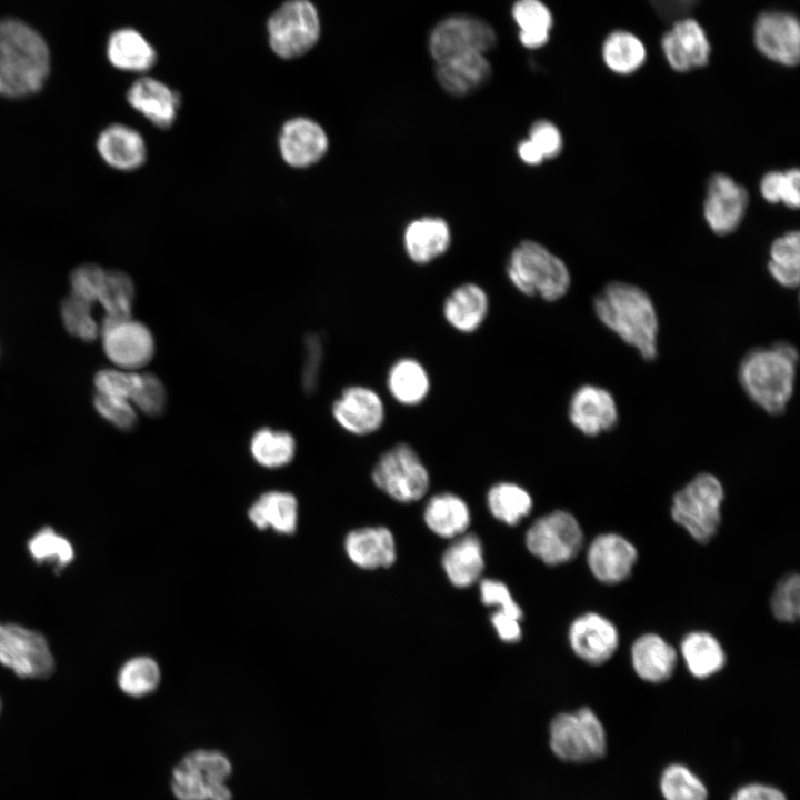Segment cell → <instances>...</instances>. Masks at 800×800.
Listing matches in <instances>:
<instances>
[{
  "mask_svg": "<svg viewBox=\"0 0 800 800\" xmlns=\"http://www.w3.org/2000/svg\"><path fill=\"white\" fill-rule=\"evenodd\" d=\"M107 57L116 69L127 72H146L157 61L153 47L131 28L119 29L109 37Z\"/></svg>",
  "mask_w": 800,
  "mask_h": 800,
  "instance_id": "33",
  "label": "cell"
},
{
  "mask_svg": "<svg viewBox=\"0 0 800 800\" xmlns=\"http://www.w3.org/2000/svg\"><path fill=\"white\" fill-rule=\"evenodd\" d=\"M491 67L483 53L458 56L437 63L436 76L441 88L453 97H466L490 78Z\"/></svg>",
  "mask_w": 800,
  "mask_h": 800,
  "instance_id": "28",
  "label": "cell"
},
{
  "mask_svg": "<svg viewBox=\"0 0 800 800\" xmlns=\"http://www.w3.org/2000/svg\"><path fill=\"white\" fill-rule=\"evenodd\" d=\"M0 663L17 676L44 679L54 669L46 638L14 623H0Z\"/></svg>",
  "mask_w": 800,
  "mask_h": 800,
  "instance_id": "11",
  "label": "cell"
},
{
  "mask_svg": "<svg viewBox=\"0 0 800 800\" xmlns=\"http://www.w3.org/2000/svg\"><path fill=\"white\" fill-rule=\"evenodd\" d=\"M452 240L448 222L436 216L411 220L403 230L402 242L408 258L416 264H428L443 256Z\"/></svg>",
  "mask_w": 800,
  "mask_h": 800,
  "instance_id": "25",
  "label": "cell"
},
{
  "mask_svg": "<svg viewBox=\"0 0 800 800\" xmlns=\"http://www.w3.org/2000/svg\"><path fill=\"white\" fill-rule=\"evenodd\" d=\"M102 347L112 363L131 371L151 361L154 339L144 323L129 317L102 322Z\"/></svg>",
  "mask_w": 800,
  "mask_h": 800,
  "instance_id": "15",
  "label": "cell"
},
{
  "mask_svg": "<svg viewBox=\"0 0 800 800\" xmlns=\"http://www.w3.org/2000/svg\"><path fill=\"white\" fill-rule=\"evenodd\" d=\"M294 437L286 431L262 427L250 438L249 450L252 459L267 469L289 464L296 454Z\"/></svg>",
  "mask_w": 800,
  "mask_h": 800,
  "instance_id": "36",
  "label": "cell"
},
{
  "mask_svg": "<svg viewBox=\"0 0 800 800\" xmlns=\"http://www.w3.org/2000/svg\"><path fill=\"white\" fill-rule=\"evenodd\" d=\"M646 48L641 40L628 31H613L602 46L606 66L614 73L630 74L644 63Z\"/></svg>",
  "mask_w": 800,
  "mask_h": 800,
  "instance_id": "38",
  "label": "cell"
},
{
  "mask_svg": "<svg viewBox=\"0 0 800 800\" xmlns=\"http://www.w3.org/2000/svg\"><path fill=\"white\" fill-rule=\"evenodd\" d=\"M723 499L721 481L712 473L701 472L674 493L670 513L692 539L707 543L720 527Z\"/></svg>",
  "mask_w": 800,
  "mask_h": 800,
  "instance_id": "6",
  "label": "cell"
},
{
  "mask_svg": "<svg viewBox=\"0 0 800 800\" xmlns=\"http://www.w3.org/2000/svg\"><path fill=\"white\" fill-rule=\"evenodd\" d=\"M331 414L346 432L366 437L383 428L387 408L381 394L364 384H351L341 390L331 404Z\"/></svg>",
  "mask_w": 800,
  "mask_h": 800,
  "instance_id": "13",
  "label": "cell"
},
{
  "mask_svg": "<svg viewBox=\"0 0 800 800\" xmlns=\"http://www.w3.org/2000/svg\"><path fill=\"white\" fill-rule=\"evenodd\" d=\"M323 359L322 338L318 333H308L304 337V359L301 371V384L304 393L311 396L316 392Z\"/></svg>",
  "mask_w": 800,
  "mask_h": 800,
  "instance_id": "50",
  "label": "cell"
},
{
  "mask_svg": "<svg viewBox=\"0 0 800 800\" xmlns=\"http://www.w3.org/2000/svg\"><path fill=\"white\" fill-rule=\"evenodd\" d=\"M798 351L788 342L750 350L738 368L739 383L747 397L769 414H781L792 398Z\"/></svg>",
  "mask_w": 800,
  "mask_h": 800,
  "instance_id": "3",
  "label": "cell"
},
{
  "mask_svg": "<svg viewBox=\"0 0 800 800\" xmlns=\"http://www.w3.org/2000/svg\"><path fill=\"white\" fill-rule=\"evenodd\" d=\"M231 772V762L222 752L194 750L174 767L171 790L177 800H232L226 786Z\"/></svg>",
  "mask_w": 800,
  "mask_h": 800,
  "instance_id": "7",
  "label": "cell"
},
{
  "mask_svg": "<svg viewBox=\"0 0 800 800\" xmlns=\"http://www.w3.org/2000/svg\"><path fill=\"white\" fill-rule=\"evenodd\" d=\"M754 43L768 59L792 67L800 58V27L790 13L763 12L754 24Z\"/></svg>",
  "mask_w": 800,
  "mask_h": 800,
  "instance_id": "18",
  "label": "cell"
},
{
  "mask_svg": "<svg viewBox=\"0 0 800 800\" xmlns=\"http://www.w3.org/2000/svg\"><path fill=\"white\" fill-rule=\"evenodd\" d=\"M92 304L71 294L61 302L63 326L74 337L90 342L98 336L99 327L92 316Z\"/></svg>",
  "mask_w": 800,
  "mask_h": 800,
  "instance_id": "45",
  "label": "cell"
},
{
  "mask_svg": "<svg viewBox=\"0 0 800 800\" xmlns=\"http://www.w3.org/2000/svg\"><path fill=\"white\" fill-rule=\"evenodd\" d=\"M512 14L520 28L519 38L524 47L536 49L549 40L552 16L540 0H518Z\"/></svg>",
  "mask_w": 800,
  "mask_h": 800,
  "instance_id": "39",
  "label": "cell"
},
{
  "mask_svg": "<svg viewBox=\"0 0 800 800\" xmlns=\"http://www.w3.org/2000/svg\"><path fill=\"white\" fill-rule=\"evenodd\" d=\"M160 669L150 657H136L128 660L119 670L118 686L128 696L143 697L159 684Z\"/></svg>",
  "mask_w": 800,
  "mask_h": 800,
  "instance_id": "42",
  "label": "cell"
},
{
  "mask_svg": "<svg viewBox=\"0 0 800 800\" xmlns=\"http://www.w3.org/2000/svg\"><path fill=\"white\" fill-rule=\"evenodd\" d=\"M481 601L486 606L499 608L498 611L504 612L518 620L522 618V610L513 600L509 588L499 580L484 579L480 582Z\"/></svg>",
  "mask_w": 800,
  "mask_h": 800,
  "instance_id": "53",
  "label": "cell"
},
{
  "mask_svg": "<svg viewBox=\"0 0 800 800\" xmlns=\"http://www.w3.org/2000/svg\"><path fill=\"white\" fill-rule=\"evenodd\" d=\"M374 487L399 503H413L429 491L430 471L417 451L404 441L384 449L374 461L371 472Z\"/></svg>",
  "mask_w": 800,
  "mask_h": 800,
  "instance_id": "5",
  "label": "cell"
},
{
  "mask_svg": "<svg viewBox=\"0 0 800 800\" xmlns=\"http://www.w3.org/2000/svg\"><path fill=\"white\" fill-rule=\"evenodd\" d=\"M50 73V51L26 22L0 20V96L22 99L39 92Z\"/></svg>",
  "mask_w": 800,
  "mask_h": 800,
  "instance_id": "2",
  "label": "cell"
},
{
  "mask_svg": "<svg viewBox=\"0 0 800 800\" xmlns=\"http://www.w3.org/2000/svg\"><path fill=\"white\" fill-rule=\"evenodd\" d=\"M568 638L576 656L592 666L607 662L619 646L614 623L597 612L577 617L570 624Z\"/></svg>",
  "mask_w": 800,
  "mask_h": 800,
  "instance_id": "19",
  "label": "cell"
},
{
  "mask_svg": "<svg viewBox=\"0 0 800 800\" xmlns=\"http://www.w3.org/2000/svg\"><path fill=\"white\" fill-rule=\"evenodd\" d=\"M422 518L434 534L452 539L467 531L471 522V511L462 497L454 492L443 491L427 500Z\"/></svg>",
  "mask_w": 800,
  "mask_h": 800,
  "instance_id": "30",
  "label": "cell"
},
{
  "mask_svg": "<svg viewBox=\"0 0 800 800\" xmlns=\"http://www.w3.org/2000/svg\"><path fill=\"white\" fill-rule=\"evenodd\" d=\"M528 550L548 566L576 558L583 544V531L573 514L553 510L533 521L526 533Z\"/></svg>",
  "mask_w": 800,
  "mask_h": 800,
  "instance_id": "10",
  "label": "cell"
},
{
  "mask_svg": "<svg viewBox=\"0 0 800 800\" xmlns=\"http://www.w3.org/2000/svg\"><path fill=\"white\" fill-rule=\"evenodd\" d=\"M28 550L36 562L50 563L57 571L70 564L74 558L71 542L49 527L32 536L28 541Z\"/></svg>",
  "mask_w": 800,
  "mask_h": 800,
  "instance_id": "41",
  "label": "cell"
},
{
  "mask_svg": "<svg viewBox=\"0 0 800 800\" xmlns=\"http://www.w3.org/2000/svg\"><path fill=\"white\" fill-rule=\"evenodd\" d=\"M431 384L427 367L411 356L396 359L386 372L387 392L402 407L413 408L422 404L431 392Z\"/></svg>",
  "mask_w": 800,
  "mask_h": 800,
  "instance_id": "26",
  "label": "cell"
},
{
  "mask_svg": "<svg viewBox=\"0 0 800 800\" xmlns=\"http://www.w3.org/2000/svg\"><path fill=\"white\" fill-rule=\"evenodd\" d=\"M731 800H787L784 794L769 786L751 783L740 788Z\"/></svg>",
  "mask_w": 800,
  "mask_h": 800,
  "instance_id": "55",
  "label": "cell"
},
{
  "mask_svg": "<svg viewBox=\"0 0 800 800\" xmlns=\"http://www.w3.org/2000/svg\"><path fill=\"white\" fill-rule=\"evenodd\" d=\"M441 312L451 329L460 334H472L479 331L488 319V292L476 282H462L447 294Z\"/></svg>",
  "mask_w": 800,
  "mask_h": 800,
  "instance_id": "24",
  "label": "cell"
},
{
  "mask_svg": "<svg viewBox=\"0 0 800 800\" xmlns=\"http://www.w3.org/2000/svg\"><path fill=\"white\" fill-rule=\"evenodd\" d=\"M593 309L600 322L643 360L658 356L659 320L650 296L640 287L622 281L608 283L594 298Z\"/></svg>",
  "mask_w": 800,
  "mask_h": 800,
  "instance_id": "1",
  "label": "cell"
},
{
  "mask_svg": "<svg viewBox=\"0 0 800 800\" xmlns=\"http://www.w3.org/2000/svg\"><path fill=\"white\" fill-rule=\"evenodd\" d=\"M248 518L258 529L270 528L281 534H292L298 526L297 498L287 491H267L250 506Z\"/></svg>",
  "mask_w": 800,
  "mask_h": 800,
  "instance_id": "32",
  "label": "cell"
},
{
  "mask_svg": "<svg viewBox=\"0 0 800 800\" xmlns=\"http://www.w3.org/2000/svg\"><path fill=\"white\" fill-rule=\"evenodd\" d=\"M768 271L773 280L788 289L800 281V233L792 230L776 238L769 249Z\"/></svg>",
  "mask_w": 800,
  "mask_h": 800,
  "instance_id": "37",
  "label": "cell"
},
{
  "mask_svg": "<svg viewBox=\"0 0 800 800\" xmlns=\"http://www.w3.org/2000/svg\"><path fill=\"white\" fill-rule=\"evenodd\" d=\"M134 284L121 270H107L98 303L103 308L102 322L129 318L134 301Z\"/></svg>",
  "mask_w": 800,
  "mask_h": 800,
  "instance_id": "40",
  "label": "cell"
},
{
  "mask_svg": "<svg viewBox=\"0 0 800 800\" xmlns=\"http://www.w3.org/2000/svg\"><path fill=\"white\" fill-rule=\"evenodd\" d=\"M666 800H707L708 792L702 781L682 764H671L660 780Z\"/></svg>",
  "mask_w": 800,
  "mask_h": 800,
  "instance_id": "44",
  "label": "cell"
},
{
  "mask_svg": "<svg viewBox=\"0 0 800 800\" xmlns=\"http://www.w3.org/2000/svg\"><path fill=\"white\" fill-rule=\"evenodd\" d=\"M486 503L491 516L508 526L520 523L533 508L531 493L520 483L510 480L491 484L487 490Z\"/></svg>",
  "mask_w": 800,
  "mask_h": 800,
  "instance_id": "35",
  "label": "cell"
},
{
  "mask_svg": "<svg viewBox=\"0 0 800 800\" xmlns=\"http://www.w3.org/2000/svg\"><path fill=\"white\" fill-rule=\"evenodd\" d=\"M329 146L326 129L307 116L287 119L277 136L279 156L292 169L302 170L316 166L326 157Z\"/></svg>",
  "mask_w": 800,
  "mask_h": 800,
  "instance_id": "14",
  "label": "cell"
},
{
  "mask_svg": "<svg viewBox=\"0 0 800 800\" xmlns=\"http://www.w3.org/2000/svg\"><path fill=\"white\" fill-rule=\"evenodd\" d=\"M518 158L527 166L536 167L540 166L544 160L539 150L528 139H521L516 148Z\"/></svg>",
  "mask_w": 800,
  "mask_h": 800,
  "instance_id": "57",
  "label": "cell"
},
{
  "mask_svg": "<svg viewBox=\"0 0 800 800\" xmlns=\"http://www.w3.org/2000/svg\"><path fill=\"white\" fill-rule=\"evenodd\" d=\"M638 559L636 547L624 537L608 532L597 536L588 548L587 561L597 580L618 584L627 580Z\"/></svg>",
  "mask_w": 800,
  "mask_h": 800,
  "instance_id": "22",
  "label": "cell"
},
{
  "mask_svg": "<svg viewBox=\"0 0 800 800\" xmlns=\"http://www.w3.org/2000/svg\"><path fill=\"white\" fill-rule=\"evenodd\" d=\"M128 104L153 127L167 130L179 114L181 97L174 89L152 77H141L126 93Z\"/></svg>",
  "mask_w": 800,
  "mask_h": 800,
  "instance_id": "20",
  "label": "cell"
},
{
  "mask_svg": "<svg viewBox=\"0 0 800 800\" xmlns=\"http://www.w3.org/2000/svg\"><path fill=\"white\" fill-rule=\"evenodd\" d=\"M140 378V373L129 370L104 369L97 372L94 386L100 394L131 400Z\"/></svg>",
  "mask_w": 800,
  "mask_h": 800,
  "instance_id": "48",
  "label": "cell"
},
{
  "mask_svg": "<svg viewBox=\"0 0 800 800\" xmlns=\"http://www.w3.org/2000/svg\"><path fill=\"white\" fill-rule=\"evenodd\" d=\"M749 204L747 189L726 173L712 174L707 183L703 217L712 232H733L744 218Z\"/></svg>",
  "mask_w": 800,
  "mask_h": 800,
  "instance_id": "16",
  "label": "cell"
},
{
  "mask_svg": "<svg viewBox=\"0 0 800 800\" xmlns=\"http://www.w3.org/2000/svg\"><path fill=\"white\" fill-rule=\"evenodd\" d=\"M94 144L102 162L117 171H136L148 159L144 137L127 123L113 122L106 126L98 133Z\"/></svg>",
  "mask_w": 800,
  "mask_h": 800,
  "instance_id": "21",
  "label": "cell"
},
{
  "mask_svg": "<svg viewBox=\"0 0 800 800\" xmlns=\"http://www.w3.org/2000/svg\"><path fill=\"white\" fill-rule=\"evenodd\" d=\"M93 403L98 413L114 427L121 430L134 427L137 414L128 400L97 393Z\"/></svg>",
  "mask_w": 800,
  "mask_h": 800,
  "instance_id": "52",
  "label": "cell"
},
{
  "mask_svg": "<svg viewBox=\"0 0 800 800\" xmlns=\"http://www.w3.org/2000/svg\"><path fill=\"white\" fill-rule=\"evenodd\" d=\"M759 189L767 202L772 204L781 202L789 209H798L800 204V171L798 168L769 171L761 178Z\"/></svg>",
  "mask_w": 800,
  "mask_h": 800,
  "instance_id": "43",
  "label": "cell"
},
{
  "mask_svg": "<svg viewBox=\"0 0 800 800\" xmlns=\"http://www.w3.org/2000/svg\"><path fill=\"white\" fill-rule=\"evenodd\" d=\"M661 47L670 67L679 72L704 67L711 53L703 28L691 18L678 19L663 34Z\"/></svg>",
  "mask_w": 800,
  "mask_h": 800,
  "instance_id": "23",
  "label": "cell"
},
{
  "mask_svg": "<svg viewBox=\"0 0 800 800\" xmlns=\"http://www.w3.org/2000/svg\"><path fill=\"white\" fill-rule=\"evenodd\" d=\"M491 623L499 636L504 642H516L521 638V628L518 619L501 612L496 611L491 618Z\"/></svg>",
  "mask_w": 800,
  "mask_h": 800,
  "instance_id": "54",
  "label": "cell"
},
{
  "mask_svg": "<svg viewBox=\"0 0 800 800\" xmlns=\"http://www.w3.org/2000/svg\"><path fill=\"white\" fill-rule=\"evenodd\" d=\"M631 662L637 676L650 683H662L672 677L677 666L674 648L657 633H644L631 647Z\"/></svg>",
  "mask_w": 800,
  "mask_h": 800,
  "instance_id": "29",
  "label": "cell"
},
{
  "mask_svg": "<svg viewBox=\"0 0 800 800\" xmlns=\"http://www.w3.org/2000/svg\"><path fill=\"white\" fill-rule=\"evenodd\" d=\"M570 423L587 437H597L612 430L618 422V407L610 391L584 383L578 387L568 402Z\"/></svg>",
  "mask_w": 800,
  "mask_h": 800,
  "instance_id": "17",
  "label": "cell"
},
{
  "mask_svg": "<svg viewBox=\"0 0 800 800\" xmlns=\"http://www.w3.org/2000/svg\"><path fill=\"white\" fill-rule=\"evenodd\" d=\"M698 0H650L654 9L664 18L681 19L693 8Z\"/></svg>",
  "mask_w": 800,
  "mask_h": 800,
  "instance_id": "56",
  "label": "cell"
},
{
  "mask_svg": "<svg viewBox=\"0 0 800 800\" xmlns=\"http://www.w3.org/2000/svg\"><path fill=\"white\" fill-rule=\"evenodd\" d=\"M442 567L453 586L467 588L473 584L484 568L481 540L473 533L457 537L442 556Z\"/></svg>",
  "mask_w": 800,
  "mask_h": 800,
  "instance_id": "31",
  "label": "cell"
},
{
  "mask_svg": "<svg viewBox=\"0 0 800 800\" xmlns=\"http://www.w3.org/2000/svg\"><path fill=\"white\" fill-rule=\"evenodd\" d=\"M506 271L518 292L547 302L563 298L571 284L564 261L534 240H522L512 249Z\"/></svg>",
  "mask_w": 800,
  "mask_h": 800,
  "instance_id": "4",
  "label": "cell"
},
{
  "mask_svg": "<svg viewBox=\"0 0 800 800\" xmlns=\"http://www.w3.org/2000/svg\"><path fill=\"white\" fill-rule=\"evenodd\" d=\"M550 747L553 753L564 761L597 760L606 753L604 728L588 707L572 713H559L550 724Z\"/></svg>",
  "mask_w": 800,
  "mask_h": 800,
  "instance_id": "8",
  "label": "cell"
},
{
  "mask_svg": "<svg viewBox=\"0 0 800 800\" xmlns=\"http://www.w3.org/2000/svg\"><path fill=\"white\" fill-rule=\"evenodd\" d=\"M0 710H1V703H0Z\"/></svg>",
  "mask_w": 800,
  "mask_h": 800,
  "instance_id": "58",
  "label": "cell"
},
{
  "mask_svg": "<svg viewBox=\"0 0 800 800\" xmlns=\"http://www.w3.org/2000/svg\"><path fill=\"white\" fill-rule=\"evenodd\" d=\"M131 401L147 416H160L167 404V391L162 381L153 373H142Z\"/></svg>",
  "mask_w": 800,
  "mask_h": 800,
  "instance_id": "49",
  "label": "cell"
},
{
  "mask_svg": "<svg viewBox=\"0 0 800 800\" xmlns=\"http://www.w3.org/2000/svg\"><path fill=\"white\" fill-rule=\"evenodd\" d=\"M686 666L697 679H707L722 670L726 653L719 640L707 631L687 633L680 644Z\"/></svg>",
  "mask_w": 800,
  "mask_h": 800,
  "instance_id": "34",
  "label": "cell"
},
{
  "mask_svg": "<svg viewBox=\"0 0 800 800\" xmlns=\"http://www.w3.org/2000/svg\"><path fill=\"white\" fill-rule=\"evenodd\" d=\"M496 42V33L487 22L469 16H453L436 26L429 48L439 63L467 53H484Z\"/></svg>",
  "mask_w": 800,
  "mask_h": 800,
  "instance_id": "12",
  "label": "cell"
},
{
  "mask_svg": "<svg viewBox=\"0 0 800 800\" xmlns=\"http://www.w3.org/2000/svg\"><path fill=\"white\" fill-rule=\"evenodd\" d=\"M799 589L800 578L797 573L789 574L779 582L771 598V609L777 620L788 623L798 620L800 613Z\"/></svg>",
  "mask_w": 800,
  "mask_h": 800,
  "instance_id": "47",
  "label": "cell"
},
{
  "mask_svg": "<svg viewBox=\"0 0 800 800\" xmlns=\"http://www.w3.org/2000/svg\"><path fill=\"white\" fill-rule=\"evenodd\" d=\"M107 269L92 262L76 267L70 273V294L90 304L98 303Z\"/></svg>",
  "mask_w": 800,
  "mask_h": 800,
  "instance_id": "46",
  "label": "cell"
},
{
  "mask_svg": "<svg viewBox=\"0 0 800 800\" xmlns=\"http://www.w3.org/2000/svg\"><path fill=\"white\" fill-rule=\"evenodd\" d=\"M269 43L282 59L307 53L318 41L320 21L316 7L309 0H289L282 3L268 21Z\"/></svg>",
  "mask_w": 800,
  "mask_h": 800,
  "instance_id": "9",
  "label": "cell"
},
{
  "mask_svg": "<svg viewBox=\"0 0 800 800\" xmlns=\"http://www.w3.org/2000/svg\"><path fill=\"white\" fill-rule=\"evenodd\" d=\"M349 559L362 569L388 568L397 557L392 532L382 526L350 531L344 540Z\"/></svg>",
  "mask_w": 800,
  "mask_h": 800,
  "instance_id": "27",
  "label": "cell"
},
{
  "mask_svg": "<svg viewBox=\"0 0 800 800\" xmlns=\"http://www.w3.org/2000/svg\"><path fill=\"white\" fill-rule=\"evenodd\" d=\"M539 150L544 160L557 158L563 148L560 129L550 120L539 119L531 123L527 137Z\"/></svg>",
  "mask_w": 800,
  "mask_h": 800,
  "instance_id": "51",
  "label": "cell"
}]
</instances>
